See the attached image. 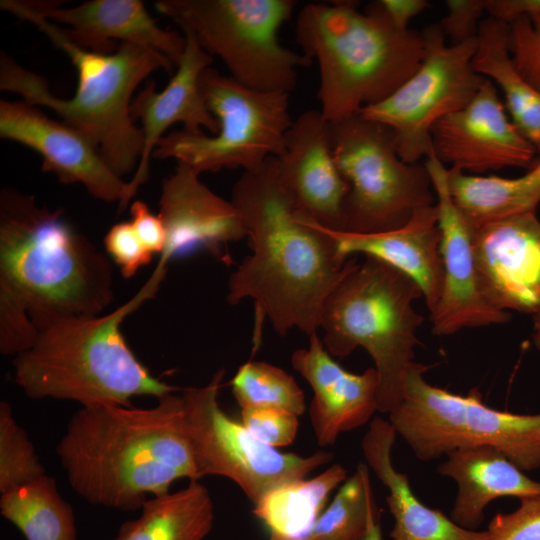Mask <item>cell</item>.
Wrapping results in <instances>:
<instances>
[{
	"label": "cell",
	"mask_w": 540,
	"mask_h": 540,
	"mask_svg": "<svg viewBox=\"0 0 540 540\" xmlns=\"http://www.w3.org/2000/svg\"><path fill=\"white\" fill-rule=\"evenodd\" d=\"M0 137L36 151L42 158V171L53 173L61 183L81 184L96 199L118 202L119 212L132 200L129 183L109 167L96 147L38 106L1 99Z\"/></svg>",
	"instance_id": "obj_14"
},
{
	"label": "cell",
	"mask_w": 540,
	"mask_h": 540,
	"mask_svg": "<svg viewBox=\"0 0 540 540\" xmlns=\"http://www.w3.org/2000/svg\"><path fill=\"white\" fill-rule=\"evenodd\" d=\"M486 12L510 24L520 16L540 15V0H487Z\"/></svg>",
	"instance_id": "obj_41"
},
{
	"label": "cell",
	"mask_w": 540,
	"mask_h": 540,
	"mask_svg": "<svg viewBox=\"0 0 540 540\" xmlns=\"http://www.w3.org/2000/svg\"><path fill=\"white\" fill-rule=\"evenodd\" d=\"M155 269L141 290L106 315L47 318L33 344L14 357V380L34 400L74 401L81 407L131 406L137 396L156 399L178 388L139 361L122 331L123 320L154 297L165 277Z\"/></svg>",
	"instance_id": "obj_5"
},
{
	"label": "cell",
	"mask_w": 540,
	"mask_h": 540,
	"mask_svg": "<svg viewBox=\"0 0 540 540\" xmlns=\"http://www.w3.org/2000/svg\"><path fill=\"white\" fill-rule=\"evenodd\" d=\"M0 513L26 540H77L73 508L47 474L1 493Z\"/></svg>",
	"instance_id": "obj_30"
},
{
	"label": "cell",
	"mask_w": 540,
	"mask_h": 540,
	"mask_svg": "<svg viewBox=\"0 0 540 540\" xmlns=\"http://www.w3.org/2000/svg\"><path fill=\"white\" fill-rule=\"evenodd\" d=\"M292 0H158L155 9L219 57L240 84L262 92H286L297 68L312 60L284 47L279 30L296 7Z\"/></svg>",
	"instance_id": "obj_9"
},
{
	"label": "cell",
	"mask_w": 540,
	"mask_h": 540,
	"mask_svg": "<svg viewBox=\"0 0 540 540\" xmlns=\"http://www.w3.org/2000/svg\"><path fill=\"white\" fill-rule=\"evenodd\" d=\"M375 3L391 24L399 30L409 29L410 19L429 5L426 0H379Z\"/></svg>",
	"instance_id": "obj_40"
},
{
	"label": "cell",
	"mask_w": 540,
	"mask_h": 540,
	"mask_svg": "<svg viewBox=\"0 0 540 540\" xmlns=\"http://www.w3.org/2000/svg\"><path fill=\"white\" fill-rule=\"evenodd\" d=\"M139 511L112 540H204L215 520L212 497L199 480L148 498Z\"/></svg>",
	"instance_id": "obj_26"
},
{
	"label": "cell",
	"mask_w": 540,
	"mask_h": 540,
	"mask_svg": "<svg viewBox=\"0 0 540 540\" xmlns=\"http://www.w3.org/2000/svg\"><path fill=\"white\" fill-rule=\"evenodd\" d=\"M472 226L481 291L496 309H540V220L536 211Z\"/></svg>",
	"instance_id": "obj_17"
},
{
	"label": "cell",
	"mask_w": 540,
	"mask_h": 540,
	"mask_svg": "<svg viewBox=\"0 0 540 540\" xmlns=\"http://www.w3.org/2000/svg\"><path fill=\"white\" fill-rule=\"evenodd\" d=\"M424 163L436 194L442 233L443 285L436 309L430 315L433 334L447 336L464 328L509 322L510 312L494 308L481 291L472 246V226L452 199L447 167L433 152Z\"/></svg>",
	"instance_id": "obj_15"
},
{
	"label": "cell",
	"mask_w": 540,
	"mask_h": 540,
	"mask_svg": "<svg viewBox=\"0 0 540 540\" xmlns=\"http://www.w3.org/2000/svg\"><path fill=\"white\" fill-rule=\"evenodd\" d=\"M430 137L432 152L440 162L471 175L505 167L529 168L537 153L509 120L488 78L464 108L432 126Z\"/></svg>",
	"instance_id": "obj_16"
},
{
	"label": "cell",
	"mask_w": 540,
	"mask_h": 540,
	"mask_svg": "<svg viewBox=\"0 0 540 540\" xmlns=\"http://www.w3.org/2000/svg\"><path fill=\"white\" fill-rule=\"evenodd\" d=\"M509 513H497L489 522V540H540V496L520 499Z\"/></svg>",
	"instance_id": "obj_36"
},
{
	"label": "cell",
	"mask_w": 540,
	"mask_h": 540,
	"mask_svg": "<svg viewBox=\"0 0 540 540\" xmlns=\"http://www.w3.org/2000/svg\"><path fill=\"white\" fill-rule=\"evenodd\" d=\"M230 385L241 409L276 407L300 416L306 404L302 389L295 379L279 367L262 361L241 365Z\"/></svg>",
	"instance_id": "obj_32"
},
{
	"label": "cell",
	"mask_w": 540,
	"mask_h": 540,
	"mask_svg": "<svg viewBox=\"0 0 540 540\" xmlns=\"http://www.w3.org/2000/svg\"><path fill=\"white\" fill-rule=\"evenodd\" d=\"M55 450L71 488L96 506L137 511L179 479L200 480L180 394L148 408L81 407Z\"/></svg>",
	"instance_id": "obj_3"
},
{
	"label": "cell",
	"mask_w": 540,
	"mask_h": 540,
	"mask_svg": "<svg viewBox=\"0 0 540 540\" xmlns=\"http://www.w3.org/2000/svg\"><path fill=\"white\" fill-rule=\"evenodd\" d=\"M510 25L482 19L472 65L477 73L502 89L512 123L540 153V92L517 70L509 51Z\"/></svg>",
	"instance_id": "obj_27"
},
{
	"label": "cell",
	"mask_w": 540,
	"mask_h": 540,
	"mask_svg": "<svg viewBox=\"0 0 540 540\" xmlns=\"http://www.w3.org/2000/svg\"><path fill=\"white\" fill-rule=\"evenodd\" d=\"M199 82L206 105L218 121V132L173 131L158 142L152 157L174 158L201 174L223 168L254 170L282 153L293 123L289 93L248 88L211 66L201 73Z\"/></svg>",
	"instance_id": "obj_11"
},
{
	"label": "cell",
	"mask_w": 540,
	"mask_h": 540,
	"mask_svg": "<svg viewBox=\"0 0 540 540\" xmlns=\"http://www.w3.org/2000/svg\"><path fill=\"white\" fill-rule=\"evenodd\" d=\"M107 254L119 266L124 278H132L137 271L149 264L153 253L136 234L131 222L114 224L104 237Z\"/></svg>",
	"instance_id": "obj_37"
},
{
	"label": "cell",
	"mask_w": 540,
	"mask_h": 540,
	"mask_svg": "<svg viewBox=\"0 0 540 540\" xmlns=\"http://www.w3.org/2000/svg\"><path fill=\"white\" fill-rule=\"evenodd\" d=\"M241 422L258 440L279 448L290 445L298 431V416L276 407L241 409Z\"/></svg>",
	"instance_id": "obj_35"
},
{
	"label": "cell",
	"mask_w": 540,
	"mask_h": 540,
	"mask_svg": "<svg viewBox=\"0 0 540 540\" xmlns=\"http://www.w3.org/2000/svg\"><path fill=\"white\" fill-rule=\"evenodd\" d=\"M327 231L344 259L352 254L371 256L411 278L420 288L430 315L434 312L443 285L437 204L417 210L406 225L392 231L366 234Z\"/></svg>",
	"instance_id": "obj_23"
},
{
	"label": "cell",
	"mask_w": 540,
	"mask_h": 540,
	"mask_svg": "<svg viewBox=\"0 0 540 540\" xmlns=\"http://www.w3.org/2000/svg\"><path fill=\"white\" fill-rule=\"evenodd\" d=\"M346 479L347 470L333 464L314 478L272 490L254 505L253 514L268 530V540H304L330 493Z\"/></svg>",
	"instance_id": "obj_29"
},
{
	"label": "cell",
	"mask_w": 540,
	"mask_h": 540,
	"mask_svg": "<svg viewBox=\"0 0 540 540\" xmlns=\"http://www.w3.org/2000/svg\"><path fill=\"white\" fill-rule=\"evenodd\" d=\"M396 435L389 421L375 417L361 443L367 465L388 490L386 503L394 518L391 539L489 540L486 530L465 529L417 498L408 476L393 465L391 453Z\"/></svg>",
	"instance_id": "obj_24"
},
{
	"label": "cell",
	"mask_w": 540,
	"mask_h": 540,
	"mask_svg": "<svg viewBox=\"0 0 540 540\" xmlns=\"http://www.w3.org/2000/svg\"><path fill=\"white\" fill-rule=\"evenodd\" d=\"M296 42L320 71L318 98L329 123L358 114L396 91L425 55L422 32L399 30L375 2L309 3L299 12Z\"/></svg>",
	"instance_id": "obj_6"
},
{
	"label": "cell",
	"mask_w": 540,
	"mask_h": 540,
	"mask_svg": "<svg viewBox=\"0 0 540 540\" xmlns=\"http://www.w3.org/2000/svg\"><path fill=\"white\" fill-rule=\"evenodd\" d=\"M252 253L228 281L227 302L253 299L256 316L286 335L317 333L323 304L345 275L348 259L327 229L301 211L281 184L276 157L244 171L232 190Z\"/></svg>",
	"instance_id": "obj_1"
},
{
	"label": "cell",
	"mask_w": 540,
	"mask_h": 540,
	"mask_svg": "<svg viewBox=\"0 0 540 540\" xmlns=\"http://www.w3.org/2000/svg\"><path fill=\"white\" fill-rule=\"evenodd\" d=\"M533 326L531 339L534 347L540 352V309L532 316Z\"/></svg>",
	"instance_id": "obj_43"
},
{
	"label": "cell",
	"mask_w": 540,
	"mask_h": 540,
	"mask_svg": "<svg viewBox=\"0 0 540 540\" xmlns=\"http://www.w3.org/2000/svg\"><path fill=\"white\" fill-rule=\"evenodd\" d=\"M1 9L35 25L62 50L77 72L73 97L55 96L46 79L0 53V90L56 113L83 134L120 177L136 170L144 146L141 128L131 116L132 96L138 86L160 69L176 66L163 54L132 43H119L112 53H99L75 44L63 28L47 19L34 1L1 0Z\"/></svg>",
	"instance_id": "obj_4"
},
{
	"label": "cell",
	"mask_w": 540,
	"mask_h": 540,
	"mask_svg": "<svg viewBox=\"0 0 540 540\" xmlns=\"http://www.w3.org/2000/svg\"><path fill=\"white\" fill-rule=\"evenodd\" d=\"M379 510L367 465L340 485L332 502L322 511L304 540H362L371 516Z\"/></svg>",
	"instance_id": "obj_31"
},
{
	"label": "cell",
	"mask_w": 540,
	"mask_h": 540,
	"mask_svg": "<svg viewBox=\"0 0 540 540\" xmlns=\"http://www.w3.org/2000/svg\"><path fill=\"white\" fill-rule=\"evenodd\" d=\"M509 25L512 61L519 73L540 92V15L520 16Z\"/></svg>",
	"instance_id": "obj_34"
},
{
	"label": "cell",
	"mask_w": 540,
	"mask_h": 540,
	"mask_svg": "<svg viewBox=\"0 0 540 540\" xmlns=\"http://www.w3.org/2000/svg\"><path fill=\"white\" fill-rule=\"evenodd\" d=\"M33 443L15 419L12 406L0 402V493L46 475Z\"/></svg>",
	"instance_id": "obj_33"
},
{
	"label": "cell",
	"mask_w": 540,
	"mask_h": 540,
	"mask_svg": "<svg viewBox=\"0 0 540 540\" xmlns=\"http://www.w3.org/2000/svg\"><path fill=\"white\" fill-rule=\"evenodd\" d=\"M308 338L309 346L296 350L291 363L312 387L309 417L318 444L328 446L340 433L363 426L378 411V374L374 367L361 374L345 370L317 333Z\"/></svg>",
	"instance_id": "obj_21"
},
{
	"label": "cell",
	"mask_w": 540,
	"mask_h": 540,
	"mask_svg": "<svg viewBox=\"0 0 540 540\" xmlns=\"http://www.w3.org/2000/svg\"><path fill=\"white\" fill-rule=\"evenodd\" d=\"M446 457L436 471L457 483L450 518L465 529L477 530L485 508L495 499L540 496V481L528 477L494 447L461 448Z\"/></svg>",
	"instance_id": "obj_25"
},
{
	"label": "cell",
	"mask_w": 540,
	"mask_h": 540,
	"mask_svg": "<svg viewBox=\"0 0 540 540\" xmlns=\"http://www.w3.org/2000/svg\"><path fill=\"white\" fill-rule=\"evenodd\" d=\"M224 374L220 368L206 385L185 388L180 394L200 479L210 475L230 479L255 505L272 490L307 478L333 459L331 452L302 456L258 440L221 408L218 394Z\"/></svg>",
	"instance_id": "obj_12"
},
{
	"label": "cell",
	"mask_w": 540,
	"mask_h": 540,
	"mask_svg": "<svg viewBox=\"0 0 540 540\" xmlns=\"http://www.w3.org/2000/svg\"><path fill=\"white\" fill-rule=\"evenodd\" d=\"M52 22L60 23L77 45L99 53H112L119 43H132L166 56L176 67L185 47L184 35L161 28L141 0H90L64 8L54 1H34Z\"/></svg>",
	"instance_id": "obj_22"
},
{
	"label": "cell",
	"mask_w": 540,
	"mask_h": 540,
	"mask_svg": "<svg viewBox=\"0 0 540 540\" xmlns=\"http://www.w3.org/2000/svg\"><path fill=\"white\" fill-rule=\"evenodd\" d=\"M362 540H382L380 526V511L377 510L370 518L367 531Z\"/></svg>",
	"instance_id": "obj_42"
},
{
	"label": "cell",
	"mask_w": 540,
	"mask_h": 540,
	"mask_svg": "<svg viewBox=\"0 0 540 540\" xmlns=\"http://www.w3.org/2000/svg\"><path fill=\"white\" fill-rule=\"evenodd\" d=\"M422 297L407 275L371 256L349 267L326 298L321 312L323 344L331 356L346 357L357 347L371 356L378 374V411L401 402L405 379L420 344L424 322L413 303Z\"/></svg>",
	"instance_id": "obj_7"
},
{
	"label": "cell",
	"mask_w": 540,
	"mask_h": 540,
	"mask_svg": "<svg viewBox=\"0 0 540 540\" xmlns=\"http://www.w3.org/2000/svg\"><path fill=\"white\" fill-rule=\"evenodd\" d=\"M429 365L413 362L403 398L389 422L421 461L455 450L491 446L522 471L540 469V413L516 414L494 409L471 389L467 395L429 384Z\"/></svg>",
	"instance_id": "obj_8"
},
{
	"label": "cell",
	"mask_w": 540,
	"mask_h": 540,
	"mask_svg": "<svg viewBox=\"0 0 540 540\" xmlns=\"http://www.w3.org/2000/svg\"><path fill=\"white\" fill-rule=\"evenodd\" d=\"M422 33L425 55L417 70L389 97L359 112L393 131L398 154L406 163L420 162L432 152V126L464 108L486 80L472 65L477 37L446 45L438 24Z\"/></svg>",
	"instance_id": "obj_13"
},
{
	"label": "cell",
	"mask_w": 540,
	"mask_h": 540,
	"mask_svg": "<svg viewBox=\"0 0 540 540\" xmlns=\"http://www.w3.org/2000/svg\"><path fill=\"white\" fill-rule=\"evenodd\" d=\"M184 55L169 83L162 91L156 90L154 81H148L132 100L131 116L140 120L144 146L139 164L129 183L131 198L148 180L150 158L166 130L175 123H182L183 130L197 134L206 129L211 135L218 132L216 118L209 111L200 88V75L213 63L207 53L189 32Z\"/></svg>",
	"instance_id": "obj_20"
},
{
	"label": "cell",
	"mask_w": 540,
	"mask_h": 540,
	"mask_svg": "<svg viewBox=\"0 0 540 540\" xmlns=\"http://www.w3.org/2000/svg\"><path fill=\"white\" fill-rule=\"evenodd\" d=\"M445 4L448 14L438 25L443 34L449 37L451 45L476 38L487 0H447Z\"/></svg>",
	"instance_id": "obj_38"
},
{
	"label": "cell",
	"mask_w": 540,
	"mask_h": 540,
	"mask_svg": "<svg viewBox=\"0 0 540 540\" xmlns=\"http://www.w3.org/2000/svg\"><path fill=\"white\" fill-rule=\"evenodd\" d=\"M330 144L350 187L343 206V232L396 230L417 210L436 204L425 163L404 162L388 126L358 113L330 123Z\"/></svg>",
	"instance_id": "obj_10"
},
{
	"label": "cell",
	"mask_w": 540,
	"mask_h": 540,
	"mask_svg": "<svg viewBox=\"0 0 540 540\" xmlns=\"http://www.w3.org/2000/svg\"><path fill=\"white\" fill-rule=\"evenodd\" d=\"M452 199L471 225L536 211L540 203V159L517 178L471 175L447 168Z\"/></svg>",
	"instance_id": "obj_28"
},
{
	"label": "cell",
	"mask_w": 540,
	"mask_h": 540,
	"mask_svg": "<svg viewBox=\"0 0 540 540\" xmlns=\"http://www.w3.org/2000/svg\"><path fill=\"white\" fill-rule=\"evenodd\" d=\"M199 175L178 162L175 171L162 181L158 215L166 230V243L156 266L159 269L166 270L171 259L200 249L230 262L224 248L246 237L233 203L212 192Z\"/></svg>",
	"instance_id": "obj_18"
},
{
	"label": "cell",
	"mask_w": 540,
	"mask_h": 540,
	"mask_svg": "<svg viewBox=\"0 0 540 540\" xmlns=\"http://www.w3.org/2000/svg\"><path fill=\"white\" fill-rule=\"evenodd\" d=\"M130 212V222L142 243L153 254L161 255L165 248L166 230L159 215L141 200L131 203Z\"/></svg>",
	"instance_id": "obj_39"
},
{
	"label": "cell",
	"mask_w": 540,
	"mask_h": 540,
	"mask_svg": "<svg viewBox=\"0 0 540 540\" xmlns=\"http://www.w3.org/2000/svg\"><path fill=\"white\" fill-rule=\"evenodd\" d=\"M114 299L109 258L64 217L14 188L0 193V352L17 356L56 316L99 315Z\"/></svg>",
	"instance_id": "obj_2"
},
{
	"label": "cell",
	"mask_w": 540,
	"mask_h": 540,
	"mask_svg": "<svg viewBox=\"0 0 540 540\" xmlns=\"http://www.w3.org/2000/svg\"><path fill=\"white\" fill-rule=\"evenodd\" d=\"M282 186L294 204L321 226L343 231L349 184L334 161L330 123L320 110H308L292 123L276 157Z\"/></svg>",
	"instance_id": "obj_19"
}]
</instances>
